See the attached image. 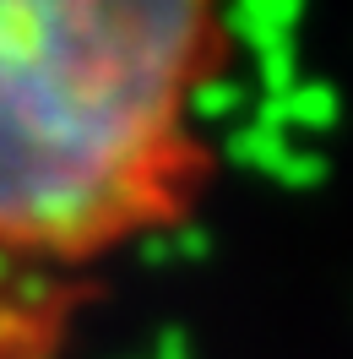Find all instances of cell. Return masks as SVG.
I'll return each mask as SVG.
<instances>
[{"mask_svg":"<svg viewBox=\"0 0 353 359\" xmlns=\"http://www.w3.org/2000/svg\"><path fill=\"white\" fill-rule=\"evenodd\" d=\"M223 0H0V359H66L76 316L212 169Z\"/></svg>","mask_w":353,"mask_h":359,"instance_id":"1","label":"cell"}]
</instances>
